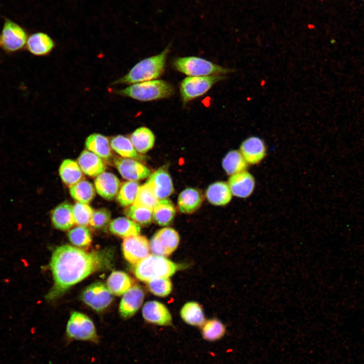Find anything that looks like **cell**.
<instances>
[{
  "instance_id": "6da1fadb",
  "label": "cell",
  "mask_w": 364,
  "mask_h": 364,
  "mask_svg": "<svg viewBox=\"0 0 364 364\" xmlns=\"http://www.w3.org/2000/svg\"><path fill=\"white\" fill-rule=\"evenodd\" d=\"M108 259L102 251L86 252L68 245L57 247L50 262L54 283L46 298L51 300L58 297L72 286L104 267Z\"/></svg>"
},
{
  "instance_id": "7a4b0ae2",
  "label": "cell",
  "mask_w": 364,
  "mask_h": 364,
  "mask_svg": "<svg viewBox=\"0 0 364 364\" xmlns=\"http://www.w3.org/2000/svg\"><path fill=\"white\" fill-rule=\"evenodd\" d=\"M169 52L168 46L159 54L141 60L116 82L134 84L158 78L164 72Z\"/></svg>"
},
{
  "instance_id": "3957f363",
  "label": "cell",
  "mask_w": 364,
  "mask_h": 364,
  "mask_svg": "<svg viewBox=\"0 0 364 364\" xmlns=\"http://www.w3.org/2000/svg\"><path fill=\"white\" fill-rule=\"evenodd\" d=\"M180 268L178 264L166 257L149 254L134 265L133 272L139 280L148 283L159 278H169Z\"/></svg>"
},
{
  "instance_id": "277c9868",
  "label": "cell",
  "mask_w": 364,
  "mask_h": 364,
  "mask_svg": "<svg viewBox=\"0 0 364 364\" xmlns=\"http://www.w3.org/2000/svg\"><path fill=\"white\" fill-rule=\"evenodd\" d=\"M173 86L162 80H152L132 84L119 91V94L140 101L159 100L171 96Z\"/></svg>"
},
{
  "instance_id": "5b68a950",
  "label": "cell",
  "mask_w": 364,
  "mask_h": 364,
  "mask_svg": "<svg viewBox=\"0 0 364 364\" xmlns=\"http://www.w3.org/2000/svg\"><path fill=\"white\" fill-rule=\"evenodd\" d=\"M173 65L178 71L189 76L212 75H225L234 70L225 68L197 57L190 56L176 58Z\"/></svg>"
},
{
  "instance_id": "8992f818",
  "label": "cell",
  "mask_w": 364,
  "mask_h": 364,
  "mask_svg": "<svg viewBox=\"0 0 364 364\" xmlns=\"http://www.w3.org/2000/svg\"><path fill=\"white\" fill-rule=\"evenodd\" d=\"M66 334L68 341H81L98 344V336L95 326L86 315L75 311L68 321Z\"/></svg>"
},
{
  "instance_id": "52a82bcc",
  "label": "cell",
  "mask_w": 364,
  "mask_h": 364,
  "mask_svg": "<svg viewBox=\"0 0 364 364\" xmlns=\"http://www.w3.org/2000/svg\"><path fill=\"white\" fill-rule=\"evenodd\" d=\"M225 78V75H212L202 76H189L180 84V92L184 103L198 98L206 93L218 81Z\"/></svg>"
},
{
  "instance_id": "ba28073f",
  "label": "cell",
  "mask_w": 364,
  "mask_h": 364,
  "mask_svg": "<svg viewBox=\"0 0 364 364\" xmlns=\"http://www.w3.org/2000/svg\"><path fill=\"white\" fill-rule=\"evenodd\" d=\"M27 39L25 30L15 22L5 20L0 35V47L7 53H14L26 46Z\"/></svg>"
},
{
  "instance_id": "9c48e42d",
  "label": "cell",
  "mask_w": 364,
  "mask_h": 364,
  "mask_svg": "<svg viewBox=\"0 0 364 364\" xmlns=\"http://www.w3.org/2000/svg\"><path fill=\"white\" fill-rule=\"evenodd\" d=\"M179 242V236L175 230L164 228L157 231L151 238L150 251L153 254L166 257L176 250Z\"/></svg>"
},
{
  "instance_id": "30bf717a",
  "label": "cell",
  "mask_w": 364,
  "mask_h": 364,
  "mask_svg": "<svg viewBox=\"0 0 364 364\" xmlns=\"http://www.w3.org/2000/svg\"><path fill=\"white\" fill-rule=\"evenodd\" d=\"M113 294L104 284L98 282L86 287L81 295V300L94 310L101 311L112 302Z\"/></svg>"
},
{
  "instance_id": "8fae6325",
  "label": "cell",
  "mask_w": 364,
  "mask_h": 364,
  "mask_svg": "<svg viewBox=\"0 0 364 364\" xmlns=\"http://www.w3.org/2000/svg\"><path fill=\"white\" fill-rule=\"evenodd\" d=\"M122 250L125 259L135 265L149 255L150 242L143 236L126 238L122 242Z\"/></svg>"
},
{
  "instance_id": "7c38bea8",
  "label": "cell",
  "mask_w": 364,
  "mask_h": 364,
  "mask_svg": "<svg viewBox=\"0 0 364 364\" xmlns=\"http://www.w3.org/2000/svg\"><path fill=\"white\" fill-rule=\"evenodd\" d=\"M114 163L121 175L129 180L144 179L151 174L148 167L133 159L116 157L114 159Z\"/></svg>"
},
{
  "instance_id": "4fadbf2b",
  "label": "cell",
  "mask_w": 364,
  "mask_h": 364,
  "mask_svg": "<svg viewBox=\"0 0 364 364\" xmlns=\"http://www.w3.org/2000/svg\"><path fill=\"white\" fill-rule=\"evenodd\" d=\"M143 316L148 323L158 326H171L172 318L168 308L157 301H149L144 305Z\"/></svg>"
},
{
  "instance_id": "5bb4252c",
  "label": "cell",
  "mask_w": 364,
  "mask_h": 364,
  "mask_svg": "<svg viewBox=\"0 0 364 364\" xmlns=\"http://www.w3.org/2000/svg\"><path fill=\"white\" fill-rule=\"evenodd\" d=\"M149 177L146 183L159 200L167 198L173 192L171 176L164 167L159 168Z\"/></svg>"
},
{
  "instance_id": "9a60e30c",
  "label": "cell",
  "mask_w": 364,
  "mask_h": 364,
  "mask_svg": "<svg viewBox=\"0 0 364 364\" xmlns=\"http://www.w3.org/2000/svg\"><path fill=\"white\" fill-rule=\"evenodd\" d=\"M144 296L140 286H132L123 294L120 301L119 309L121 317L127 319L134 315L142 305Z\"/></svg>"
},
{
  "instance_id": "2e32d148",
  "label": "cell",
  "mask_w": 364,
  "mask_h": 364,
  "mask_svg": "<svg viewBox=\"0 0 364 364\" xmlns=\"http://www.w3.org/2000/svg\"><path fill=\"white\" fill-rule=\"evenodd\" d=\"M248 164L260 163L266 155V146L263 141L256 136L246 139L241 144L239 151Z\"/></svg>"
},
{
  "instance_id": "e0dca14e",
  "label": "cell",
  "mask_w": 364,
  "mask_h": 364,
  "mask_svg": "<svg viewBox=\"0 0 364 364\" xmlns=\"http://www.w3.org/2000/svg\"><path fill=\"white\" fill-rule=\"evenodd\" d=\"M228 185L233 195L245 198L252 194L255 183L253 176L245 170L231 175Z\"/></svg>"
},
{
  "instance_id": "ac0fdd59",
  "label": "cell",
  "mask_w": 364,
  "mask_h": 364,
  "mask_svg": "<svg viewBox=\"0 0 364 364\" xmlns=\"http://www.w3.org/2000/svg\"><path fill=\"white\" fill-rule=\"evenodd\" d=\"M95 187L100 196L106 199L112 200L117 195L120 183L115 174L111 172H103L95 179Z\"/></svg>"
},
{
  "instance_id": "d6986e66",
  "label": "cell",
  "mask_w": 364,
  "mask_h": 364,
  "mask_svg": "<svg viewBox=\"0 0 364 364\" xmlns=\"http://www.w3.org/2000/svg\"><path fill=\"white\" fill-rule=\"evenodd\" d=\"M25 46L31 54L40 56L50 53L55 46V43L47 33L37 32L29 36Z\"/></svg>"
},
{
  "instance_id": "ffe728a7",
  "label": "cell",
  "mask_w": 364,
  "mask_h": 364,
  "mask_svg": "<svg viewBox=\"0 0 364 364\" xmlns=\"http://www.w3.org/2000/svg\"><path fill=\"white\" fill-rule=\"evenodd\" d=\"M82 171L90 176H97L104 172L105 165L102 158L88 150H84L77 159Z\"/></svg>"
},
{
  "instance_id": "44dd1931",
  "label": "cell",
  "mask_w": 364,
  "mask_h": 364,
  "mask_svg": "<svg viewBox=\"0 0 364 364\" xmlns=\"http://www.w3.org/2000/svg\"><path fill=\"white\" fill-rule=\"evenodd\" d=\"M203 197L201 193L194 188H187L179 195L177 205L179 210L183 213L191 214L201 206Z\"/></svg>"
},
{
  "instance_id": "7402d4cb",
  "label": "cell",
  "mask_w": 364,
  "mask_h": 364,
  "mask_svg": "<svg viewBox=\"0 0 364 364\" xmlns=\"http://www.w3.org/2000/svg\"><path fill=\"white\" fill-rule=\"evenodd\" d=\"M72 206L63 202L58 205L53 210L51 219L54 226L61 231H67L74 225Z\"/></svg>"
},
{
  "instance_id": "603a6c76",
  "label": "cell",
  "mask_w": 364,
  "mask_h": 364,
  "mask_svg": "<svg viewBox=\"0 0 364 364\" xmlns=\"http://www.w3.org/2000/svg\"><path fill=\"white\" fill-rule=\"evenodd\" d=\"M205 195L210 203L215 205L222 206L231 201L233 194L228 184L217 181L208 187Z\"/></svg>"
},
{
  "instance_id": "cb8c5ba5",
  "label": "cell",
  "mask_w": 364,
  "mask_h": 364,
  "mask_svg": "<svg viewBox=\"0 0 364 364\" xmlns=\"http://www.w3.org/2000/svg\"><path fill=\"white\" fill-rule=\"evenodd\" d=\"M175 213L174 206L169 199H160L153 209V219L159 225L167 226L173 221Z\"/></svg>"
},
{
  "instance_id": "d4e9b609",
  "label": "cell",
  "mask_w": 364,
  "mask_h": 364,
  "mask_svg": "<svg viewBox=\"0 0 364 364\" xmlns=\"http://www.w3.org/2000/svg\"><path fill=\"white\" fill-rule=\"evenodd\" d=\"M86 149L104 160L109 159L111 156V147L108 139L100 133H93L85 140Z\"/></svg>"
},
{
  "instance_id": "484cf974",
  "label": "cell",
  "mask_w": 364,
  "mask_h": 364,
  "mask_svg": "<svg viewBox=\"0 0 364 364\" xmlns=\"http://www.w3.org/2000/svg\"><path fill=\"white\" fill-rule=\"evenodd\" d=\"M130 140L137 152L145 153L154 146L155 138L149 128L140 127L132 133Z\"/></svg>"
},
{
  "instance_id": "4316f807",
  "label": "cell",
  "mask_w": 364,
  "mask_h": 364,
  "mask_svg": "<svg viewBox=\"0 0 364 364\" xmlns=\"http://www.w3.org/2000/svg\"><path fill=\"white\" fill-rule=\"evenodd\" d=\"M109 230L113 234L124 238L139 235L141 232L138 224L123 217L112 220L109 224Z\"/></svg>"
},
{
  "instance_id": "83f0119b",
  "label": "cell",
  "mask_w": 364,
  "mask_h": 364,
  "mask_svg": "<svg viewBox=\"0 0 364 364\" xmlns=\"http://www.w3.org/2000/svg\"><path fill=\"white\" fill-rule=\"evenodd\" d=\"M180 314L183 320L191 326L201 327L206 321L202 307L196 302L185 303L180 310Z\"/></svg>"
},
{
  "instance_id": "f1b7e54d",
  "label": "cell",
  "mask_w": 364,
  "mask_h": 364,
  "mask_svg": "<svg viewBox=\"0 0 364 364\" xmlns=\"http://www.w3.org/2000/svg\"><path fill=\"white\" fill-rule=\"evenodd\" d=\"M107 286L113 294L120 296L132 286V281L125 272L114 271L107 279Z\"/></svg>"
},
{
  "instance_id": "f546056e",
  "label": "cell",
  "mask_w": 364,
  "mask_h": 364,
  "mask_svg": "<svg viewBox=\"0 0 364 364\" xmlns=\"http://www.w3.org/2000/svg\"><path fill=\"white\" fill-rule=\"evenodd\" d=\"M59 174L62 180L70 187L81 180L83 177L78 164L69 159L63 161L59 168Z\"/></svg>"
},
{
  "instance_id": "4dcf8cb0",
  "label": "cell",
  "mask_w": 364,
  "mask_h": 364,
  "mask_svg": "<svg viewBox=\"0 0 364 364\" xmlns=\"http://www.w3.org/2000/svg\"><path fill=\"white\" fill-rule=\"evenodd\" d=\"M222 165L226 173L232 175L245 171L248 164L240 151L232 150L229 152L223 158Z\"/></svg>"
},
{
  "instance_id": "1f68e13d",
  "label": "cell",
  "mask_w": 364,
  "mask_h": 364,
  "mask_svg": "<svg viewBox=\"0 0 364 364\" xmlns=\"http://www.w3.org/2000/svg\"><path fill=\"white\" fill-rule=\"evenodd\" d=\"M71 197L77 202L88 204L95 196L93 184L87 180H80L69 188Z\"/></svg>"
},
{
  "instance_id": "d6a6232c",
  "label": "cell",
  "mask_w": 364,
  "mask_h": 364,
  "mask_svg": "<svg viewBox=\"0 0 364 364\" xmlns=\"http://www.w3.org/2000/svg\"><path fill=\"white\" fill-rule=\"evenodd\" d=\"M225 332V325L216 318L206 321L201 327V334L203 338L209 342L220 340L224 336Z\"/></svg>"
},
{
  "instance_id": "836d02e7",
  "label": "cell",
  "mask_w": 364,
  "mask_h": 364,
  "mask_svg": "<svg viewBox=\"0 0 364 364\" xmlns=\"http://www.w3.org/2000/svg\"><path fill=\"white\" fill-rule=\"evenodd\" d=\"M111 148L124 158L138 159L139 157L130 140L122 135L113 137L110 140Z\"/></svg>"
},
{
  "instance_id": "e575fe53",
  "label": "cell",
  "mask_w": 364,
  "mask_h": 364,
  "mask_svg": "<svg viewBox=\"0 0 364 364\" xmlns=\"http://www.w3.org/2000/svg\"><path fill=\"white\" fill-rule=\"evenodd\" d=\"M124 212L127 217L139 225H149L153 220L152 209L134 204L127 206Z\"/></svg>"
},
{
  "instance_id": "d590c367",
  "label": "cell",
  "mask_w": 364,
  "mask_h": 364,
  "mask_svg": "<svg viewBox=\"0 0 364 364\" xmlns=\"http://www.w3.org/2000/svg\"><path fill=\"white\" fill-rule=\"evenodd\" d=\"M140 186L136 181L129 180L122 184L117 196V200L123 207L133 204L136 198Z\"/></svg>"
},
{
  "instance_id": "8d00e7d4",
  "label": "cell",
  "mask_w": 364,
  "mask_h": 364,
  "mask_svg": "<svg viewBox=\"0 0 364 364\" xmlns=\"http://www.w3.org/2000/svg\"><path fill=\"white\" fill-rule=\"evenodd\" d=\"M70 241L78 247H86L92 242V236L89 229L85 226L78 225L71 229L68 233Z\"/></svg>"
},
{
  "instance_id": "74e56055",
  "label": "cell",
  "mask_w": 364,
  "mask_h": 364,
  "mask_svg": "<svg viewBox=\"0 0 364 364\" xmlns=\"http://www.w3.org/2000/svg\"><path fill=\"white\" fill-rule=\"evenodd\" d=\"M159 199L147 184L140 186L134 204L142 206L153 210Z\"/></svg>"
},
{
  "instance_id": "f35d334b",
  "label": "cell",
  "mask_w": 364,
  "mask_h": 364,
  "mask_svg": "<svg viewBox=\"0 0 364 364\" xmlns=\"http://www.w3.org/2000/svg\"><path fill=\"white\" fill-rule=\"evenodd\" d=\"M93 209L88 204L79 202L72 207L74 223L80 226H86L89 224Z\"/></svg>"
},
{
  "instance_id": "ab89813d",
  "label": "cell",
  "mask_w": 364,
  "mask_h": 364,
  "mask_svg": "<svg viewBox=\"0 0 364 364\" xmlns=\"http://www.w3.org/2000/svg\"><path fill=\"white\" fill-rule=\"evenodd\" d=\"M147 283L150 291L157 296L165 297L172 291V285L169 278H156Z\"/></svg>"
},
{
  "instance_id": "60d3db41",
  "label": "cell",
  "mask_w": 364,
  "mask_h": 364,
  "mask_svg": "<svg viewBox=\"0 0 364 364\" xmlns=\"http://www.w3.org/2000/svg\"><path fill=\"white\" fill-rule=\"evenodd\" d=\"M110 219V211L105 208H100L93 211L89 224L96 229H103L108 224Z\"/></svg>"
}]
</instances>
